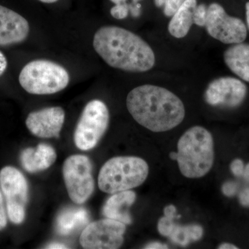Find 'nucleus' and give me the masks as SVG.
<instances>
[{
  "label": "nucleus",
  "instance_id": "obj_13",
  "mask_svg": "<svg viewBox=\"0 0 249 249\" xmlns=\"http://www.w3.org/2000/svg\"><path fill=\"white\" fill-rule=\"evenodd\" d=\"M29 24L16 11L0 5V46L21 43L29 36Z\"/></svg>",
  "mask_w": 249,
  "mask_h": 249
},
{
  "label": "nucleus",
  "instance_id": "obj_20",
  "mask_svg": "<svg viewBox=\"0 0 249 249\" xmlns=\"http://www.w3.org/2000/svg\"><path fill=\"white\" fill-rule=\"evenodd\" d=\"M208 8L204 4L196 6L193 16V22L199 27H204L207 20Z\"/></svg>",
  "mask_w": 249,
  "mask_h": 249
},
{
  "label": "nucleus",
  "instance_id": "obj_3",
  "mask_svg": "<svg viewBox=\"0 0 249 249\" xmlns=\"http://www.w3.org/2000/svg\"><path fill=\"white\" fill-rule=\"evenodd\" d=\"M178 160L180 171L187 178L205 176L214 163V144L207 129L195 126L186 131L178 145Z\"/></svg>",
  "mask_w": 249,
  "mask_h": 249
},
{
  "label": "nucleus",
  "instance_id": "obj_11",
  "mask_svg": "<svg viewBox=\"0 0 249 249\" xmlns=\"http://www.w3.org/2000/svg\"><path fill=\"white\" fill-rule=\"evenodd\" d=\"M247 91V86L240 80L222 77L210 83L205 92V100L211 106L235 107L243 102Z\"/></svg>",
  "mask_w": 249,
  "mask_h": 249
},
{
  "label": "nucleus",
  "instance_id": "obj_31",
  "mask_svg": "<svg viewBox=\"0 0 249 249\" xmlns=\"http://www.w3.org/2000/svg\"><path fill=\"white\" fill-rule=\"evenodd\" d=\"M47 249H67V246L60 243H52L47 246Z\"/></svg>",
  "mask_w": 249,
  "mask_h": 249
},
{
  "label": "nucleus",
  "instance_id": "obj_1",
  "mask_svg": "<svg viewBox=\"0 0 249 249\" xmlns=\"http://www.w3.org/2000/svg\"><path fill=\"white\" fill-rule=\"evenodd\" d=\"M93 49L109 66L141 73L155 66V55L150 45L124 28L104 26L94 34Z\"/></svg>",
  "mask_w": 249,
  "mask_h": 249
},
{
  "label": "nucleus",
  "instance_id": "obj_35",
  "mask_svg": "<svg viewBox=\"0 0 249 249\" xmlns=\"http://www.w3.org/2000/svg\"><path fill=\"white\" fill-rule=\"evenodd\" d=\"M246 14H247V22L249 29V1L246 4Z\"/></svg>",
  "mask_w": 249,
  "mask_h": 249
},
{
  "label": "nucleus",
  "instance_id": "obj_36",
  "mask_svg": "<svg viewBox=\"0 0 249 249\" xmlns=\"http://www.w3.org/2000/svg\"><path fill=\"white\" fill-rule=\"evenodd\" d=\"M110 1H112L114 4H122V3H125L127 0H110Z\"/></svg>",
  "mask_w": 249,
  "mask_h": 249
},
{
  "label": "nucleus",
  "instance_id": "obj_15",
  "mask_svg": "<svg viewBox=\"0 0 249 249\" xmlns=\"http://www.w3.org/2000/svg\"><path fill=\"white\" fill-rule=\"evenodd\" d=\"M136 198L137 196L133 191L116 193L106 201L103 213L109 219L119 221L124 224H130L132 220L128 209L134 204Z\"/></svg>",
  "mask_w": 249,
  "mask_h": 249
},
{
  "label": "nucleus",
  "instance_id": "obj_7",
  "mask_svg": "<svg viewBox=\"0 0 249 249\" xmlns=\"http://www.w3.org/2000/svg\"><path fill=\"white\" fill-rule=\"evenodd\" d=\"M63 177L69 196L73 202L83 204L92 195L94 190L92 164L86 156L68 157L64 163Z\"/></svg>",
  "mask_w": 249,
  "mask_h": 249
},
{
  "label": "nucleus",
  "instance_id": "obj_33",
  "mask_svg": "<svg viewBox=\"0 0 249 249\" xmlns=\"http://www.w3.org/2000/svg\"><path fill=\"white\" fill-rule=\"evenodd\" d=\"M242 176L245 178L246 181L249 182V163L245 167V170H244V173Z\"/></svg>",
  "mask_w": 249,
  "mask_h": 249
},
{
  "label": "nucleus",
  "instance_id": "obj_27",
  "mask_svg": "<svg viewBox=\"0 0 249 249\" xmlns=\"http://www.w3.org/2000/svg\"><path fill=\"white\" fill-rule=\"evenodd\" d=\"M129 10L134 18H139L142 14V5L138 3L129 4Z\"/></svg>",
  "mask_w": 249,
  "mask_h": 249
},
{
  "label": "nucleus",
  "instance_id": "obj_29",
  "mask_svg": "<svg viewBox=\"0 0 249 249\" xmlns=\"http://www.w3.org/2000/svg\"><path fill=\"white\" fill-rule=\"evenodd\" d=\"M7 66V59H6L4 54L0 51V76L6 71Z\"/></svg>",
  "mask_w": 249,
  "mask_h": 249
},
{
  "label": "nucleus",
  "instance_id": "obj_2",
  "mask_svg": "<svg viewBox=\"0 0 249 249\" xmlns=\"http://www.w3.org/2000/svg\"><path fill=\"white\" fill-rule=\"evenodd\" d=\"M127 109L141 125L155 132L175 128L185 117V107L178 96L160 87L144 85L127 96Z\"/></svg>",
  "mask_w": 249,
  "mask_h": 249
},
{
  "label": "nucleus",
  "instance_id": "obj_19",
  "mask_svg": "<svg viewBox=\"0 0 249 249\" xmlns=\"http://www.w3.org/2000/svg\"><path fill=\"white\" fill-rule=\"evenodd\" d=\"M203 234L204 230L201 226H178L174 223L168 237L175 243L186 246L191 242L200 240Z\"/></svg>",
  "mask_w": 249,
  "mask_h": 249
},
{
  "label": "nucleus",
  "instance_id": "obj_18",
  "mask_svg": "<svg viewBox=\"0 0 249 249\" xmlns=\"http://www.w3.org/2000/svg\"><path fill=\"white\" fill-rule=\"evenodd\" d=\"M89 221V213L86 209L83 208L65 209L57 218V231L60 235H68L80 227H84Z\"/></svg>",
  "mask_w": 249,
  "mask_h": 249
},
{
  "label": "nucleus",
  "instance_id": "obj_24",
  "mask_svg": "<svg viewBox=\"0 0 249 249\" xmlns=\"http://www.w3.org/2000/svg\"><path fill=\"white\" fill-rule=\"evenodd\" d=\"M231 170L232 173L236 177H240L243 175L244 170H245V165L243 161L240 160H235L232 162L231 165Z\"/></svg>",
  "mask_w": 249,
  "mask_h": 249
},
{
  "label": "nucleus",
  "instance_id": "obj_34",
  "mask_svg": "<svg viewBox=\"0 0 249 249\" xmlns=\"http://www.w3.org/2000/svg\"><path fill=\"white\" fill-rule=\"evenodd\" d=\"M168 0H155V4L157 7L160 8L164 6Z\"/></svg>",
  "mask_w": 249,
  "mask_h": 249
},
{
  "label": "nucleus",
  "instance_id": "obj_16",
  "mask_svg": "<svg viewBox=\"0 0 249 249\" xmlns=\"http://www.w3.org/2000/svg\"><path fill=\"white\" fill-rule=\"evenodd\" d=\"M226 65L242 80L249 82V45L234 44L224 53Z\"/></svg>",
  "mask_w": 249,
  "mask_h": 249
},
{
  "label": "nucleus",
  "instance_id": "obj_21",
  "mask_svg": "<svg viewBox=\"0 0 249 249\" xmlns=\"http://www.w3.org/2000/svg\"><path fill=\"white\" fill-rule=\"evenodd\" d=\"M129 11V5L125 2L115 4L114 7L111 8L110 14L116 19H124L128 16Z\"/></svg>",
  "mask_w": 249,
  "mask_h": 249
},
{
  "label": "nucleus",
  "instance_id": "obj_37",
  "mask_svg": "<svg viewBox=\"0 0 249 249\" xmlns=\"http://www.w3.org/2000/svg\"><path fill=\"white\" fill-rule=\"evenodd\" d=\"M170 158L172 159V160H178V153L177 152H171L170 153Z\"/></svg>",
  "mask_w": 249,
  "mask_h": 249
},
{
  "label": "nucleus",
  "instance_id": "obj_25",
  "mask_svg": "<svg viewBox=\"0 0 249 249\" xmlns=\"http://www.w3.org/2000/svg\"><path fill=\"white\" fill-rule=\"evenodd\" d=\"M6 224H7V219H6V213H5L2 194L0 191V231L4 229L6 227Z\"/></svg>",
  "mask_w": 249,
  "mask_h": 249
},
{
  "label": "nucleus",
  "instance_id": "obj_14",
  "mask_svg": "<svg viewBox=\"0 0 249 249\" xmlns=\"http://www.w3.org/2000/svg\"><path fill=\"white\" fill-rule=\"evenodd\" d=\"M55 150L46 143H40L36 149L29 148L23 150L20 160L24 169L31 173L42 171L53 165L56 160Z\"/></svg>",
  "mask_w": 249,
  "mask_h": 249
},
{
  "label": "nucleus",
  "instance_id": "obj_12",
  "mask_svg": "<svg viewBox=\"0 0 249 249\" xmlns=\"http://www.w3.org/2000/svg\"><path fill=\"white\" fill-rule=\"evenodd\" d=\"M65 118V111L60 107L44 108L30 113L26 120V125L36 137L53 138L58 137Z\"/></svg>",
  "mask_w": 249,
  "mask_h": 249
},
{
  "label": "nucleus",
  "instance_id": "obj_26",
  "mask_svg": "<svg viewBox=\"0 0 249 249\" xmlns=\"http://www.w3.org/2000/svg\"><path fill=\"white\" fill-rule=\"evenodd\" d=\"M240 204L245 207H249V188H245L239 196Z\"/></svg>",
  "mask_w": 249,
  "mask_h": 249
},
{
  "label": "nucleus",
  "instance_id": "obj_28",
  "mask_svg": "<svg viewBox=\"0 0 249 249\" xmlns=\"http://www.w3.org/2000/svg\"><path fill=\"white\" fill-rule=\"evenodd\" d=\"M164 214L165 217L174 219V218L177 217V209L173 205L166 206L164 209Z\"/></svg>",
  "mask_w": 249,
  "mask_h": 249
},
{
  "label": "nucleus",
  "instance_id": "obj_32",
  "mask_svg": "<svg viewBox=\"0 0 249 249\" xmlns=\"http://www.w3.org/2000/svg\"><path fill=\"white\" fill-rule=\"evenodd\" d=\"M218 249H237V248L236 246L232 245V244L230 243H224L222 245L219 246L218 247Z\"/></svg>",
  "mask_w": 249,
  "mask_h": 249
},
{
  "label": "nucleus",
  "instance_id": "obj_17",
  "mask_svg": "<svg viewBox=\"0 0 249 249\" xmlns=\"http://www.w3.org/2000/svg\"><path fill=\"white\" fill-rule=\"evenodd\" d=\"M196 6V0H185L170 19L168 24L170 35L176 38H183L188 35L194 23L193 16Z\"/></svg>",
  "mask_w": 249,
  "mask_h": 249
},
{
  "label": "nucleus",
  "instance_id": "obj_6",
  "mask_svg": "<svg viewBox=\"0 0 249 249\" xmlns=\"http://www.w3.org/2000/svg\"><path fill=\"white\" fill-rule=\"evenodd\" d=\"M109 113L107 106L99 100H93L85 106L74 132V142L80 150L93 148L107 130Z\"/></svg>",
  "mask_w": 249,
  "mask_h": 249
},
{
  "label": "nucleus",
  "instance_id": "obj_38",
  "mask_svg": "<svg viewBox=\"0 0 249 249\" xmlns=\"http://www.w3.org/2000/svg\"><path fill=\"white\" fill-rule=\"evenodd\" d=\"M40 1L44 3H47V4H52V3L56 2L58 0H40Z\"/></svg>",
  "mask_w": 249,
  "mask_h": 249
},
{
  "label": "nucleus",
  "instance_id": "obj_4",
  "mask_svg": "<svg viewBox=\"0 0 249 249\" xmlns=\"http://www.w3.org/2000/svg\"><path fill=\"white\" fill-rule=\"evenodd\" d=\"M148 173V165L139 157H114L101 168L98 175V186L108 194L129 191L143 183Z\"/></svg>",
  "mask_w": 249,
  "mask_h": 249
},
{
  "label": "nucleus",
  "instance_id": "obj_10",
  "mask_svg": "<svg viewBox=\"0 0 249 249\" xmlns=\"http://www.w3.org/2000/svg\"><path fill=\"white\" fill-rule=\"evenodd\" d=\"M126 227L124 223L105 219L88 224L80 237V244L86 249H116L124 243Z\"/></svg>",
  "mask_w": 249,
  "mask_h": 249
},
{
  "label": "nucleus",
  "instance_id": "obj_30",
  "mask_svg": "<svg viewBox=\"0 0 249 249\" xmlns=\"http://www.w3.org/2000/svg\"><path fill=\"white\" fill-rule=\"evenodd\" d=\"M145 249H168L167 245H163V244L160 243V242H152V243L149 244Z\"/></svg>",
  "mask_w": 249,
  "mask_h": 249
},
{
  "label": "nucleus",
  "instance_id": "obj_39",
  "mask_svg": "<svg viewBox=\"0 0 249 249\" xmlns=\"http://www.w3.org/2000/svg\"><path fill=\"white\" fill-rule=\"evenodd\" d=\"M132 1H133V3H138V1L140 0H132Z\"/></svg>",
  "mask_w": 249,
  "mask_h": 249
},
{
  "label": "nucleus",
  "instance_id": "obj_5",
  "mask_svg": "<svg viewBox=\"0 0 249 249\" xmlns=\"http://www.w3.org/2000/svg\"><path fill=\"white\" fill-rule=\"evenodd\" d=\"M70 80V74L63 67L47 60L29 62L23 67L19 76L23 89L35 95L59 92L67 88Z\"/></svg>",
  "mask_w": 249,
  "mask_h": 249
},
{
  "label": "nucleus",
  "instance_id": "obj_22",
  "mask_svg": "<svg viewBox=\"0 0 249 249\" xmlns=\"http://www.w3.org/2000/svg\"><path fill=\"white\" fill-rule=\"evenodd\" d=\"M184 1L185 0H168L163 6L165 16L167 17H172Z\"/></svg>",
  "mask_w": 249,
  "mask_h": 249
},
{
  "label": "nucleus",
  "instance_id": "obj_8",
  "mask_svg": "<svg viewBox=\"0 0 249 249\" xmlns=\"http://www.w3.org/2000/svg\"><path fill=\"white\" fill-rule=\"evenodd\" d=\"M0 186L4 193L10 220L16 224L23 222L28 200V183L20 171L11 166L0 171Z\"/></svg>",
  "mask_w": 249,
  "mask_h": 249
},
{
  "label": "nucleus",
  "instance_id": "obj_9",
  "mask_svg": "<svg viewBox=\"0 0 249 249\" xmlns=\"http://www.w3.org/2000/svg\"><path fill=\"white\" fill-rule=\"evenodd\" d=\"M207 32L216 40L224 44H237L247 38V29L240 18L232 17L217 3L208 7L206 25Z\"/></svg>",
  "mask_w": 249,
  "mask_h": 249
},
{
  "label": "nucleus",
  "instance_id": "obj_23",
  "mask_svg": "<svg viewBox=\"0 0 249 249\" xmlns=\"http://www.w3.org/2000/svg\"><path fill=\"white\" fill-rule=\"evenodd\" d=\"M238 186L237 183L232 181H228L222 186V192L226 196H232L237 193Z\"/></svg>",
  "mask_w": 249,
  "mask_h": 249
}]
</instances>
